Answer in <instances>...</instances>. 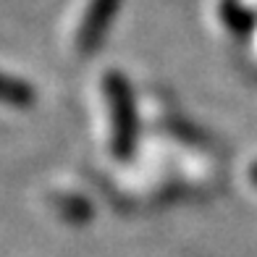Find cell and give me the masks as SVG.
I'll return each mask as SVG.
<instances>
[{"mask_svg": "<svg viewBox=\"0 0 257 257\" xmlns=\"http://www.w3.org/2000/svg\"><path fill=\"white\" fill-rule=\"evenodd\" d=\"M249 179H252V181L257 184V163H254V166L249 168Z\"/></svg>", "mask_w": 257, "mask_h": 257, "instance_id": "7a4b0ae2", "label": "cell"}, {"mask_svg": "<svg viewBox=\"0 0 257 257\" xmlns=\"http://www.w3.org/2000/svg\"><path fill=\"white\" fill-rule=\"evenodd\" d=\"M105 100V113H100V137L110 155H123L132 145V113H128L126 97L118 84L105 87L102 92Z\"/></svg>", "mask_w": 257, "mask_h": 257, "instance_id": "6da1fadb", "label": "cell"}]
</instances>
